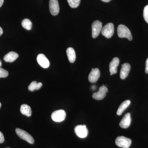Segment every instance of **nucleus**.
<instances>
[{"label":"nucleus","instance_id":"obj_10","mask_svg":"<svg viewBox=\"0 0 148 148\" xmlns=\"http://www.w3.org/2000/svg\"><path fill=\"white\" fill-rule=\"evenodd\" d=\"M37 61L40 66L44 69H47L49 66V62L45 56L42 53L38 55L37 58Z\"/></svg>","mask_w":148,"mask_h":148},{"label":"nucleus","instance_id":"obj_9","mask_svg":"<svg viewBox=\"0 0 148 148\" xmlns=\"http://www.w3.org/2000/svg\"><path fill=\"white\" fill-rule=\"evenodd\" d=\"M49 8L50 13L52 15H57L60 10L58 0H49Z\"/></svg>","mask_w":148,"mask_h":148},{"label":"nucleus","instance_id":"obj_8","mask_svg":"<svg viewBox=\"0 0 148 148\" xmlns=\"http://www.w3.org/2000/svg\"><path fill=\"white\" fill-rule=\"evenodd\" d=\"M108 92L107 87L103 85L100 87L99 91L95 92L92 95L93 99L96 100H101L106 96V93Z\"/></svg>","mask_w":148,"mask_h":148},{"label":"nucleus","instance_id":"obj_1","mask_svg":"<svg viewBox=\"0 0 148 148\" xmlns=\"http://www.w3.org/2000/svg\"><path fill=\"white\" fill-rule=\"evenodd\" d=\"M117 34L119 38H127L131 41L132 40V36L131 32L129 29L125 25L120 24L117 28Z\"/></svg>","mask_w":148,"mask_h":148},{"label":"nucleus","instance_id":"obj_14","mask_svg":"<svg viewBox=\"0 0 148 148\" xmlns=\"http://www.w3.org/2000/svg\"><path fill=\"white\" fill-rule=\"evenodd\" d=\"M131 118L130 114L127 113L125 115L119 123V125L122 128H127L129 127L131 123Z\"/></svg>","mask_w":148,"mask_h":148},{"label":"nucleus","instance_id":"obj_16","mask_svg":"<svg viewBox=\"0 0 148 148\" xmlns=\"http://www.w3.org/2000/svg\"><path fill=\"white\" fill-rule=\"evenodd\" d=\"M66 53L69 61L71 63H73L75 61L76 53L74 49L72 47H69L66 50Z\"/></svg>","mask_w":148,"mask_h":148},{"label":"nucleus","instance_id":"obj_15","mask_svg":"<svg viewBox=\"0 0 148 148\" xmlns=\"http://www.w3.org/2000/svg\"><path fill=\"white\" fill-rule=\"evenodd\" d=\"M18 57V53L14 51H10L5 56L3 59L5 62L12 63L15 61Z\"/></svg>","mask_w":148,"mask_h":148},{"label":"nucleus","instance_id":"obj_18","mask_svg":"<svg viewBox=\"0 0 148 148\" xmlns=\"http://www.w3.org/2000/svg\"><path fill=\"white\" fill-rule=\"evenodd\" d=\"M130 100H126L123 101L122 103L121 104L119 108L118 109L117 111V114L118 115H121L123 113L126 108H127V107L130 106Z\"/></svg>","mask_w":148,"mask_h":148},{"label":"nucleus","instance_id":"obj_12","mask_svg":"<svg viewBox=\"0 0 148 148\" xmlns=\"http://www.w3.org/2000/svg\"><path fill=\"white\" fill-rule=\"evenodd\" d=\"M131 67L128 63H125L122 65L121 70L120 78L122 79H124L126 78L130 71Z\"/></svg>","mask_w":148,"mask_h":148},{"label":"nucleus","instance_id":"obj_27","mask_svg":"<svg viewBox=\"0 0 148 148\" xmlns=\"http://www.w3.org/2000/svg\"><path fill=\"white\" fill-rule=\"evenodd\" d=\"M3 34V30L0 27V36Z\"/></svg>","mask_w":148,"mask_h":148},{"label":"nucleus","instance_id":"obj_25","mask_svg":"<svg viewBox=\"0 0 148 148\" xmlns=\"http://www.w3.org/2000/svg\"><path fill=\"white\" fill-rule=\"evenodd\" d=\"M145 73H148V58L147 59L146 62Z\"/></svg>","mask_w":148,"mask_h":148},{"label":"nucleus","instance_id":"obj_4","mask_svg":"<svg viewBox=\"0 0 148 148\" xmlns=\"http://www.w3.org/2000/svg\"><path fill=\"white\" fill-rule=\"evenodd\" d=\"M114 32V27L113 24L109 23L102 28L101 33L103 36L107 38H110L112 36Z\"/></svg>","mask_w":148,"mask_h":148},{"label":"nucleus","instance_id":"obj_30","mask_svg":"<svg viewBox=\"0 0 148 148\" xmlns=\"http://www.w3.org/2000/svg\"><path fill=\"white\" fill-rule=\"evenodd\" d=\"M1 61H0V67H1Z\"/></svg>","mask_w":148,"mask_h":148},{"label":"nucleus","instance_id":"obj_17","mask_svg":"<svg viewBox=\"0 0 148 148\" xmlns=\"http://www.w3.org/2000/svg\"><path fill=\"white\" fill-rule=\"evenodd\" d=\"M20 112L22 114L28 117L31 116L32 114V110L31 107L27 104L21 105L20 108Z\"/></svg>","mask_w":148,"mask_h":148},{"label":"nucleus","instance_id":"obj_7","mask_svg":"<svg viewBox=\"0 0 148 148\" xmlns=\"http://www.w3.org/2000/svg\"><path fill=\"white\" fill-rule=\"evenodd\" d=\"M75 132L78 137L81 138H86L88 134V130L85 125H77L75 127Z\"/></svg>","mask_w":148,"mask_h":148},{"label":"nucleus","instance_id":"obj_3","mask_svg":"<svg viewBox=\"0 0 148 148\" xmlns=\"http://www.w3.org/2000/svg\"><path fill=\"white\" fill-rule=\"evenodd\" d=\"M132 143V140L124 136H119L116 139L115 144L118 147L123 148H129Z\"/></svg>","mask_w":148,"mask_h":148},{"label":"nucleus","instance_id":"obj_31","mask_svg":"<svg viewBox=\"0 0 148 148\" xmlns=\"http://www.w3.org/2000/svg\"><path fill=\"white\" fill-rule=\"evenodd\" d=\"M10 148L8 147V148Z\"/></svg>","mask_w":148,"mask_h":148},{"label":"nucleus","instance_id":"obj_22","mask_svg":"<svg viewBox=\"0 0 148 148\" xmlns=\"http://www.w3.org/2000/svg\"><path fill=\"white\" fill-rule=\"evenodd\" d=\"M8 72L6 70L0 68V78H5L8 76Z\"/></svg>","mask_w":148,"mask_h":148},{"label":"nucleus","instance_id":"obj_19","mask_svg":"<svg viewBox=\"0 0 148 148\" xmlns=\"http://www.w3.org/2000/svg\"><path fill=\"white\" fill-rule=\"evenodd\" d=\"M42 84L40 82L37 83L36 81L32 82L28 87V89L30 91H34V90H38L41 88Z\"/></svg>","mask_w":148,"mask_h":148},{"label":"nucleus","instance_id":"obj_6","mask_svg":"<svg viewBox=\"0 0 148 148\" xmlns=\"http://www.w3.org/2000/svg\"><path fill=\"white\" fill-rule=\"evenodd\" d=\"M51 119L56 122L63 121L66 117V113L64 110H58L53 112L51 114Z\"/></svg>","mask_w":148,"mask_h":148},{"label":"nucleus","instance_id":"obj_21","mask_svg":"<svg viewBox=\"0 0 148 148\" xmlns=\"http://www.w3.org/2000/svg\"><path fill=\"white\" fill-rule=\"evenodd\" d=\"M81 0H67L69 5L73 8H76L79 5Z\"/></svg>","mask_w":148,"mask_h":148},{"label":"nucleus","instance_id":"obj_24","mask_svg":"<svg viewBox=\"0 0 148 148\" xmlns=\"http://www.w3.org/2000/svg\"><path fill=\"white\" fill-rule=\"evenodd\" d=\"M5 139L4 137L3 134L2 132L0 131V143L2 144L4 142Z\"/></svg>","mask_w":148,"mask_h":148},{"label":"nucleus","instance_id":"obj_26","mask_svg":"<svg viewBox=\"0 0 148 148\" xmlns=\"http://www.w3.org/2000/svg\"><path fill=\"white\" fill-rule=\"evenodd\" d=\"M3 2L4 0H0V8L2 6Z\"/></svg>","mask_w":148,"mask_h":148},{"label":"nucleus","instance_id":"obj_11","mask_svg":"<svg viewBox=\"0 0 148 148\" xmlns=\"http://www.w3.org/2000/svg\"><path fill=\"white\" fill-rule=\"evenodd\" d=\"M100 76V71L98 68L92 69L88 75V80L90 83H95Z\"/></svg>","mask_w":148,"mask_h":148},{"label":"nucleus","instance_id":"obj_28","mask_svg":"<svg viewBox=\"0 0 148 148\" xmlns=\"http://www.w3.org/2000/svg\"><path fill=\"white\" fill-rule=\"evenodd\" d=\"M102 1L104 2L108 3L110 1L112 0H101Z\"/></svg>","mask_w":148,"mask_h":148},{"label":"nucleus","instance_id":"obj_5","mask_svg":"<svg viewBox=\"0 0 148 148\" xmlns=\"http://www.w3.org/2000/svg\"><path fill=\"white\" fill-rule=\"evenodd\" d=\"M103 28V24L101 21L96 20L92 24V36L93 38H96L100 34Z\"/></svg>","mask_w":148,"mask_h":148},{"label":"nucleus","instance_id":"obj_23","mask_svg":"<svg viewBox=\"0 0 148 148\" xmlns=\"http://www.w3.org/2000/svg\"><path fill=\"white\" fill-rule=\"evenodd\" d=\"M143 16H144V19L148 24V5H146L144 8Z\"/></svg>","mask_w":148,"mask_h":148},{"label":"nucleus","instance_id":"obj_29","mask_svg":"<svg viewBox=\"0 0 148 148\" xmlns=\"http://www.w3.org/2000/svg\"><path fill=\"white\" fill-rule=\"evenodd\" d=\"M1 104L0 103V108H1Z\"/></svg>","mask_w":148,"mask_h":148},{"label":"nucleus","instance_id":"obj_13","mask_svg":"<svg viewBox=\"0 0 148 148\" xmlns=\"http://www.w3.org/2000/svg\"><path fill=\"white\" fill-rule=\"evenodd\" d=\"M119 64V59L117 57L113 58L110 64V75L116 74L117 72V67Z\"/></svg>","mask_w":148,"mask_h":148},{"label":"nucleus","instance_id":"obj_2","mask_svg":"<svg viewBox=\"0 0 148 148\" xmlns=\"http://www.w3.org/2000/svg\"><path fill=\"white\" fill-rule=\"evenodd\" d=\"M15 131L16 134L21 139L25 140L31 144H34V143L35 141L34 138L32 135L25 130L20 128H16Z\"/></svg>","mask_w":148,"mask_h":148},{"label":"nucleus","instance_id":"obj_20","mask_svg":"<svg viewBox=\"0 0 148 148\" xmlns=\"http://www.w3.org/2000/svg\"><path fill=\"white\" fill-rule=\"evenodd\" d=\"M21 25L23 28L27 30H30L32 29V21L29 19L25 18L21 22Z\"/></svg>","mask_w":148,"mask_h":148}]
</instances>
